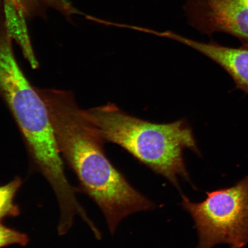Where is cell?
<instances>
[{
    "label": "cell",
    "mask_w": 248,
    "mask_h": 248,
    "mask_svg": "<svg viewBox=\"0 0 248 248\" xmlns=\"http://www.w3.org/2000/svg\"><path fill=\"white\" fill-rule=\"evenodd\" d=\"M62 157L75 173L79 191L100 207L111 234L125 217L153 210L155 204L133 187L108 160L105 141L73 93L39 89Z\"/></svg>",
    "instance_id": "obj_1"
},
{
    "label": "cell",
    "mask_w": 248,
    "mask_h": 248,
    "mask_svg": "<svg viewBox=\"0 0 248 248\" xmlns=\"http://www.w3.org/2000/svg\"><path fill=\"white\" fill-rule=\"evenodd\" d=\"M3 0H0V98L21 133L31 166L41 173L52 190L69 185L45 102L17 63Z\"/></svg>",
    "instance_id": "obj_2"
},
{
    "label": "cell",
    "mask_w": 248,
    "mask_h": 248,
    "mask_svg": "<svg viewBox=\"0 0 248 248\" xmlns=\"http://www.w3.org/2000/svg\"><path fill=\"white\" fill-rule=\"evenodd\" d=\"M85 111L105 142L119 145L139 162L168 180L181 193L179 178L190 182L184 151L189 149L199 156L201 153L193 130L186 121L151 123L130 116L110 103Z\"/></svg>",
    "instance_id": "obj_3"
},
{
    "label": "cell",
    "mask_w": 248,
    "mask_h": 248,
    "mask_svg": "<svg viewBox=\"0 0 248 248\" xmlns=\"http://www.w3.org/2000/svg\"><path fill=\"white\" fill-rule=\"evenodd\" d=\"M205 200L195 203L182 194V205L195 223L197 248L228 244L243 248L248 243V176L232 187L207 192Z\"/></svg>",
    "instance_id": "obj_4"
},
{
    "label": "cell",
    "mask_w": 248,
    "mask_h": 248,
    "mask_svg": "<svg viewBox=\"0 0 248 248\" xmlns=\"http://www.w3.org/2000/svg\"><path fill=\"white\" fill-rule=\"evenodd\" d=\"M185 10L200 32L229 33L248 46V0H187Z\"/></svg>",
    "instance_id": "obj_5"
},
{
    "label": "cell",
    "mask_w": 248,
    "mask_h": 248,
    "mask_svg": "<svg viewBox=\"0 0 248 248\" xmlns=\"http://www.w3.org/2000/svg\"><path fill=\"white\" fill-rule=\"evenodd\" d=\"M155 35L175 40L206 56L224 69L233 79L236 88L248 93V46L233 48L210 42L195 41L167 31H155Z\"/></svg>",
    "instance_id": "obj_6"
},
{
    "label": "cell",
    "mask_w": 248,
    "mask_h": 248,
    "mask_svg": "<svg viewBox=\"0 0 248 248\" xmlns=\"http://www.w3.org/2000/svg\"><path fill=\"white\" fill-rule=\"evenodd\" d=\"M25 18L42 14L45 9L51 8L67 18L81 14L67 0H4Z\"/></svg>",
    "instance_id": "obj_7"
},
{
    "label": "cell",
    "mask_w": 248,
    "mask_h": 248,
    "mask_svg": "<svg viewBox=\"0 0 248 248\" xmlns=\"http://www.w3.org/2000/svg\"><path fill=\"white\" fill-rule=\"evenodd\" d=\"M22 185V179L17 176L8 184L0 185V223L5 219L20 216V207L15 200Z\"/></svg>",
    "instance_id": "obj_8"
},
{
    "label": "cell",
    "mask_w": 248,
    "mask_h": 248,
    "mask_svg": "<svg viewBox=\"0 0 248 248\" xmlns=\"http://www.w3.org/2000/svg\"><path fill=\"white\" fill-rule=\"evenodd\" d=\"M29 241L30 238L27 234L0 223V248L13 245L24 247L27 246Z\"/></svg>",
    "instance_id": "obj_9"
}]
</instances>
